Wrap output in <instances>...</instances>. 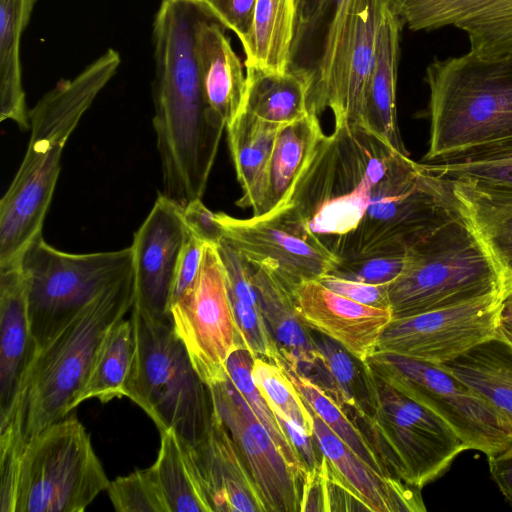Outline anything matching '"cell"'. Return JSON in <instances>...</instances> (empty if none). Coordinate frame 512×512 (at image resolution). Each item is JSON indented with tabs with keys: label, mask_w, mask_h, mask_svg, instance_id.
<instances>
[{
	"label": "cell",
	"mask_w": 512,
	"mask_h": 512,
	"mask_svg": "<svg viewBox=\"0 0 512 512\" xmlns=\"http://www.w3.org/2000/svg\"><path fill=\"white\" fill-rule=\"evenodd\" d=\"M199 11L191 0H162L153 25V126L162 193L181 206L202 199L226 129L207 103L198 71Z\"/></svg>",
	"instance_id": "obj_1"
},
{
	"label": "cell",
	"mask_w": 512,
	"mask_h": 512,
	"mask_svg": "<svg viewBox=\"0 0 512 512\" xmlns=\"http://www.w3.org/2000/svg\"><path fill=\"white\" fill-rule=\"evenodd\" d=\"M120 62L119 53L108 49L73 79L59 81L28 111L27 150L0 201V268L20 264L28 246L42 235L64 147Z\"/></svg>",
	"instance_id": "obj_2"
},
{
	"label": "cell",
	"mask_w": 512,
	"mask_h": 512,
	"mask_svg": "<svg viewBox=\"0 0 512 512\" xmlns=\"http://www.w3.org/2000/svg\"><path fill=\"white\" fill-rule=\"evenodd\" d=\"M133 303L132 270L96 296L36 351L14 409L0 424V442L22 447L76 408L103 340L131 311Z\"/></svg>",
	"instance_id": "obj_3"
},
{
	"label": "cell",
	"mask_w": 512,
	"mask_h": 512,
	"mask_svg": "<svg viewBox=\"0 0 512 512\" xmlns=\"http://www.w3.org/2000/svg\"><path fill=\"white\" fill-rule=\"evenodd\" d=\"M425 81L430 133L424 163L512 140V52L489 59L471 51L435 58Z\"/></svg>",
	"instance_id": "obj_4"
},
{
	"label": "cell",
	"mask_w": 512,
	"mask_h": 512,
	"mask_svg": "<svg viewBox=\"0 0 512 512\" xmlns=\"http://www.w3.org/2000/svg\"><path fill=\"white\" fill-rule=\"evenodd\" d=\"M397 152L363 125H335L332 134L321 138L280 206L330 249L357 226Z\"/></svg>",
	"instance_id": "obj_5"
},
{
	"label": "cell",
	"mask_w": 512,
	"mask_h": 512,
	"mask_svg": "<svg viewBox=\"0 0 512 512\" xmlns=\"http://www.w3.org/2000/svg\"><path fill=\"white\" fill-rule=\"evenodd\" d=\"M134 354L124 396L141 407L160 432L172 430L188 446L208 433L214 415L209 386L195 370L170 315L133 303Z\"/></svg>",
	"instance_id": "obj_6"
},
{
	"label": "cell",
	"mask_w": 512,
	"mask_h": 512,
	"mask_svg": "<svg viewBox=\"0 0 512 512\" xmlns=\"http://www.w3.org/2000/svg\"><path fill=\"white\" fill-rule=\"evenodd\" d=\"M494 293L502 294L499 273L455 214L407 250L401 274L388 284L392 319Z\"/></svg>",
	"instance_id": "obj_7"
},
{
	"label": "cell",
	"mask_w": 512,
	"mask_h": 512,
	"mask_svg": "<svg viewBox=\"0 0 512 512\" xmlns=\"http://www.w3.org/2000/svg\"><path fill=\"white\" fill-rule=\"evenodd\" d=\"M364 363L372 412L354 422L389 473L421 489L444 474L466 446L435 412Z\"/></svg>",
	"instance_id": "obj_8"
},
{
	"label": "cell",
	"mask_w": 512,
	"mask_h": 512,
	"mask_svg": "<svg viewBox=\"0 0 512 512\" xmlns=\"http://www.w3.org/2000/svg\"><path fill=\"white\" fill-rule=\"evenodd\" d=\"M109 484L90 435L68 414L22 446L11 512H83Z\"/></svg>",
	"instance_id": "obj_9"
},
{
	"label": "cell",
	"mask_w": 512,
	"mask_h": 512,
	"mask_svg": "<svg viewBox=\"0 0 512 512\" xmlns=\"http://www.w3.org/2000/svg\"><path fill=\"white\" fill-rule=\"evenodd\" d=\"M454 216L421 163L397 152L364 215L330 250L339 258L407 250Z\"/></svg>",
	"instance_id": "obj_10"
},
{
	"label": "cell",
	"mask_w": 512,
	"mask_h": 512,
	"mask_svg": "<svg viewBox=\"0 0 512 512\" xmlns=\"http://www.w3.org/2000/svg\"><path fill=\"white\" fill-rule=\"evenodd\" d=\"M21 265L38 350L96 296L132 272V249L67 253L40 235L26 249Z\"/></svg>",
	"instance_id": "obj_11"
},
{
	"label": "cell",
	"mask_w": 512,
	"mask_h": 512,
	"mask_svg": "<svg viewBox=\"0 0 512 512\" xmlns=\"http://www.w3.org/2000/svg\"><path fill=\"white\" fill-rule=\"evenodd\" d=\"M365 362L398 390L441 417L467 450L489 456L512 441V421L442 367L384 352H375Z\"/></svg>",
	"instance_id": "obj_12"
},
{
	"label": "cell",
	"mask_w": 512,
	"mask_h": 512,
	"mask_svg": "<svg viewBox=\"0 0 512 512\" xmlns=\"http://www.w3.org/2000/svg\"><path fill=\"white\" fill-rule=\"evenodd\" d=\"M223 237L253 266L271 269L290 291L330 273L338 257L285 207L248 219L216 213Z\"/></svg>",
	"instance_id": "obj_13"
},
{
	"label": "cell",
	"mask_w": 512,
	"mask_h": 512,
	"mask_svg": "<svg viewBox=\"0 0 512 512\" xmlns=\"http://www.w3.org/2000/svg\"><path fill=\"white\" fill-rule=\"evenodd\" d=\"M173 328L209 386L228 374L226 362L244 347L234 319L224 268L215 245L206 244L192 289L169 309Z\"/></svg>",
	"instance_id": "obj_14"
},
{
	"label": "cell",
	"mask_w": 512,
	"mask_h": 512,
	"mask_svg": "<svg viewBox=\"0 0 512 512\" xmlns=\"http://www.w3.org/2000/svg\"><path fill=\"white\" fill-rule=\"evenodd\" d=\"M504 298L494 293L460 304L392 319L376 352L442 365L497 335Z\"/></svg>",
	"instance_id": "obj_15"
},
{
	"label": "cell",
	"mask_w": 512,
	"mask_h": 512,
	"mask_svg": "<svg viewBox=\"0 0 512 512\" xmlns=\"http://www.w3.org/2000/svg\"><path fill=\"white\" fill-rule=\"evenodd\" d=\"M387 7L386 0H351L334 62L313 85L310 109L318 115L329 108L335 125H361L365 92Z\"/></svg>",
	"instance_id": "obj_16"
},
{
	"label": "cell",
	"mask_w": 512,
	"mask_h": 512,
	"mask_svg": "<svg viewBox=\"0 0 512 512\" xmlns=\"http://www.w3.org/2000/svg\"><path fill=\"white\" fill-rule=\"evenodd\" d=\"M214 411L239 448L266 512H300L303 481L227 375L209 385Z\"/></svg>",
	"instance_id": "obj_17"
},
{
	"label": "cell",
	"mask_w": 512,
	"mask_h": 512,
	"mask_svg": "<svg viewBox=\"0 0 512 512\" xmlns=\"http://www.w3.org/2000/svg\"><path fill=\"white\" fill-rule=\"evenodd\" d=\"M182 207L163 193L134 233L132 269L134 303L168 316L178 261L189 234Z\"/></svg>",
	"instance_id": "obj_18"
},
{
	"label": "cell",
	"mask_w": 512,
	"mask_h": 512,
	"mask_svg": "<svg viewBox=\"0 0 512 512\" xmlns=\"http://www.w3.org/2000/svg\"><path fill=\"white\" fill-rule=\"evenodd\" d=\"M412 31L454 26L468 35L470 51L482 58L512 52V0H386Z\"/></svg>",
	"instance_id": "obj_19"
},
{
	"label": "cell",
	"mask_w": 512,
	"mask_h": 512,
	"mask_svg": "<svg viewBox=\"0 0 512 512\" xmlns=\"http://www.w3.org/2000/svg\"><path fill=\"white\" fill-rule=\"evenodd\" d=\"M430 175L442 201L490 257L499 273L504 298L512 289V187Z\"/></svg>",
	"instance_id": "obj_20"
},
{
	"label": "cell",
	"mask_w": 512,
	"mask_h": 512,
	"mask_svg": "<svg viewBox=\"0 0 512 512\" xmlns=\"http://www.w3.org/2000/svg\"><path fill=\"white\" fill-rule=\"evenodd\" d=\"M296 306L312 330L338 342L358 360L367 361L392 320L390 310L367 306L307 281L293 292Z\"/></svg>",
	"instance_id": "obj_21"
},
{
	"label": "cell",
	"mask_w": 512,
	"mask_h": 512,
	"mask_svg": "<svg viewBox=\"0 0 512 512\" xmlns=\"http://www.w3.org/2000/svg\"><path fill=\"white\" fill-rule=\"evenodd\" d=\"M186 446L212 512H266L250 470L214 411L206 436Z\"/></svg>",
	"instance_id": "obj_22"
},
{
	"label": "cell",
	"mask_w": 512,
	"mask_h": 512,
	"mask_svg": "<svg viewBox=\"0 0 512 512\" xmlns=\"http://www.w3.org/2000/svg\"><path fill=\"white\" fill-rule=\"evenodd\" d=\"M308 409L314 421L313 436L329 470L367 511H426L420 489L396 477L376 471L339 438L309 406Z\"/></svg>",
	"instance_id": "obj_23"
},
{
	"label": "cell",
	"mask_w": 512,
	"mask_h": 512,
	"mask_svg": "<svg viewBox=\"0 0 512 512\" xmlns=\"http://www.w3.org/2000/svg\"><path fill=\"white\" fill-rule=\"evenodd\" d=\"M36 350L22 265L0 268V424L14 409Z\"/></svg>",
	"instance_id": "obj_24"
},
{
	"label": "cell",
	"mask_w": 512,
	"mask_h": 512,
	"mask_svg": "<svg viewBox=\"0 0 512 512\" xmlns=\"http://www.w3.org/2000/svg\"><path fill=\"white\" fill-rule=\"evenodd\" d=\"M253 283L267 329L281 354L280 362L312 380L322 363V356L315 345L313 330L296 306L293 293L265 266L253 267Z\"/></svg>",
	"instance_id": "obj_25"
},
{
	"label": "cell",
	"mask_w": 512,
	"mask_h": 512,
	"mask_svg": "<svg viewBox=\"0 0 512 512\" xmlns=\"http://www.w3.org/2000/svg\"><path fill=\"white\" fill-rule=\"evenodd\" d=\"M198 71L208 105L229 125L241 112L246 74L221 25L199 11L194 25Z\"/></svg>",
	"instance_id": "obj_26"
},
{
	"label": "cell",
	"mask_w": 512,
	"mask_h": 512,
	"mask_svg": "<svg viewBox=\"0 0 512 512\" xmlns=\"http://www.w3.org/2000/svg\"><path fill=\"white\" fill-rule=\"evenodd\" d=\"M403 25L387 7L377 39L375 58L362 108L361 125L384 138L402 154L407 152L398 128L396 83L399 39Z\"/></svg>",
	"instance_id": "obj_27"
},
{
	"label": "cell",
	"mask_w": 512,
	"mask_h": 512,
	"mask_svg": "<svg viewBox=\"0 0 512 512\" xmlns=\"http://www.w3.org/2000/svg\"><path fill=\"white\" fill-rule=\"evenodd\" d=\"M280 126L241 110L226 127L231 158L242 189L236 205L251 208L253 216L261 209L266 174Z\"/></svg>",
	"instance_id": "obj_28"
},
{
	"label": "cell",
	"mask_w": 512,
	"mask_h": 512,
	"mask_svg": "<svg viewBox=\"0 0 512 512\" xmlns=\"http://www.w3.org/2000/svg\"><path fill=\"white\" fill-rule=\"evenodd\" d=\"M314 72L290 68L285 72L246 69L242 110L275 125L295 122L310 111Z\"/></svg>",
	"instance_id": "obj_29"
},
{
	"label": "cell",
	"mask_w": 512,
	"mask_h": 512,
	"mask_svg": "<svg viewBox=\"0 0 512 512\" xmlns=\"http://www.w3.org/2000/svg\"><path fill=\"white\" fill-rule=\"evenodd\" d=\"M297 0H257L249 37L242 45L246 69L291 68L297 32Z\"/></svg>",
	"instance_id": "obj_30"
},
{
	"label": "cell",
	"mask_w": 512,
	"mask_h": 512,
	"mask_svg": "<svg viewBox=\"0 0 512 512\" xmlns=\"http://www.w3.org/2000/svg\"><path fill=\"white\" fill-rule=\"evenodd\" d=\"M512 421V344L498 335L439 365Z\"/></svg>",
	"instance_id": "obj_31"
},
{
	"label": "cell",
	"mask_w": 512,
	"mask_h": 512,
	"mask_svg": "<svg viewBox=\"0 0 512 512\" xmlns=\"http://www.w3.org/2000/svg\"><path fill=\"white\" fill-rule=\"evenodd\" d=\"M324 136L318 115H307L278 130L268 164L264 200L257 216L279 207Z\"/></svg>",
	"instance_id": "obj_32"
},
{
	"label": "cell",
	"mask_w": 512,
	"mask_h": 512,
	"mask_svg": "<svg viewBox=\"0 0 512 512\" xmlns=\"http://www.w3.org/2000/svg\"><path fill=\"white\" fill-rule=\"evenodd\" d=\"M37 0H0V121L26 131L30 120L22 85L20 41Z\"/></svg>",
	"instance_id": "obj_33"
},
{
	"label": "cell",
	"mask_w": 512,
	"mask_h": 512,
	"mask_svg": "<svg viewBox=\"0 0 512 512\" xmlns=\"http://www.w3.org/2000/svg\"><path fill=\"white\" fill-rule=\"evenodd\" d=\"M150 468L168 512H212L186 446L174 431L160 432L159 451Z\"/></svg>",
	"instance_id": "obj_34"
},
{
	"label": "cell",
	"mask_w": 512,
	"mask_h": 512,
	"mask_svg": "<svg viewBox=\"0 0 512 512\" xmlns=\"http://www.w3.org/2000/svg\"><path fill=\"white\" fill-rule=\"evenodd\" d=\"M134 354L133 327L130 318L117 322L103 340L76 407L91 398L107 403L124 397Z\"/></svg>",
	"instance_id": "obj_35"
},
{
	"label": "cell",
	"mask_w": 512,
	"mask_h": 512,
	"mask_svg": "<svg viewBox=\"0 0 512 512\" xmlns=\"http://www.w3.org/2000/svg\"><path fill=\"white\" fill-rule=\"evenodd\" d=\"M281 365L303 400L324 423L372 468L381 474L392 476L366 436L341 405L308 378L288 365Z\"/></svg>",
	"instance_id": "obj_36"
},
{
	"label": "cell",
	"mask_w": 512,
	"mask_h": 512,
	"mask_svg": "<svg viewBox=\"0 0 512 512\" xmlns=\"http://www.w3.org/2000/svg\"><path fill=\"white\" fill-rule=\"evenodd\" d=\"M315 345L339 392L341 407L354 420L372 412L365 363L328 336L313 330Z\"/></svg>",
	"instance_id": "obj_37"
},
{
	"label": "cell",
	"mask_w": 512,
	"mask_h": 512,
	"mask_svg": "<svg viewBox=\"0 0 512 512\" xmlns=\"http://www.w3.org/2000/svg\"><path fill=\"white\" fill-rule=\"evenodd\" d=\"M254 356L245 347L235 349L227 359L226 371L257 419L268 431L287 463L304 482L308 470L281 427L275 412L256 387L251 368Z\"/></svg>",
	"instance_id": "obj_38"
},
{
	"label": "cell",
	"mask_w": 512,
	"mask_h": 512,
	"mask_svg": "<svg viewBox=\"0 0 512 512\" xmlns=\"http://www.w3.org/2000/svg\"><path fill=\"white\" fill-rule=\"evenodd\" d=\"M251 375L256 387L277 415L313 435V416L281 363L254 356Z\"/></svg>",
	"instance_id": "obj_39"
},
{
	"label": "cell",
	"mask_w": 512,
	"mask_h": 512,
	"mask_svg": "<svg viewBox=\"0 0 512 512\" xmlns=\"http://www.w3.org/2000/svg\"><path fill=\"white\" fill-rule=\"evenodd\" d=\"M441 178H466L492 185L512 187V140L435 163H421Z\"/></svg>",
	"instance_id": "obj_40"
},
{
	"label": "cell",
	"mask_w": 512,
	"mask_h": 512,
	"mask_svg": "<svg viewBox=\"0 0 512 512\" xmlns=\"http://www.w3.org/2000/svg\"><path fill=\"white\" fill-rule=\"evenodd\" d=\"M107 491L118 512H168L150 467L115 478Z\"/></svg>",
	"instance_id": "obj_41"
},
{
	"label": "cell",
	"mask_w": 512,
	"mask_h": 512,
	"mask_svg": "<svg viewBox=\"0 0 512 512\" xmlns=\"http://www.w3.org/2000/svg\"><path fill=\"white\" fill-rule=\"evenodd\" d=\"M406 252H373L338 258L330 271L336 277L373 285L390 284L402 272Z\"/></svg>",
	"instance_id": "obj_42"
},
{
	"label": "cell",
	"mask_w": 512,
	"mask_h": 512,
	"mask_svg": "<svg viewBox=\"0 0 512 512\" xmlns=\"http://www.w3.org/2000/svg\"><path fill=\"white\" fill-rule=\"evenodd\" d=\"M207 17L234 32L244 45L249 37L257 0H191Z\"/></svg>",
	"instance_id": "obj_43"
},
{
	"label": "cell",
	"mask_w": 512,
	"mask_h": 512,
	"mask_svg": "<svg viewBox=\"0 0 512 512\" xmlns=\"http://www.w3.org/2000/svg\"><path fill=\"white\" fill-rule=\"evenodd\" d=\"M351 0H325L319 12L316 25L326 21L322 52L318 60L316 74L323 76L331 67L338 52L346 25Z\"/></svg>",
	"instance_id": "obj_44"
},
{
	"label": "cell",
	"mask_w": 512,
	"mask_h": 512,
	"mask_svg": "<svg viewBox=\"0 0 512 512\" xmlns=\"http://www.w3.org/2000/svg\"><path fill=\"white\" fill-rule=\"evenodd\" d=\"M205 246L204 241L189 231L178 261L170 306L184 297L194 286L200 273Z\"/></svg>",
	"instance_id": "obj_45"
},
{
	"label": "cell",
	"mask_w": 512,
	"mask_h": 512,
	"mask_svg": "<svg viewBox=\"0 0 512 512\" xmlns=\"http://www.w3.org/2000/svg\"><path fill=\"white\" fill-rule=\"evenodd\" d=\"M331 291L358 303L390 310L388 284L373 285L325 274L319 280Z\"/></svg>",
	"instance_id": "obj_46"
},
{
	"label": "cell",
	"mask_w": 512,
	"mask_h": 512,
	"mask_svg": "<svg viewBox=\"0 0 512 512\" xmlns=\"http://www.w3.org/2000/svg\"><path fill=\"white\" fill-rule=\"evenodd\" d=\"M183 219L188 230L206 244L217 245L223 237V230L216 213L208 209L201 198L182 207Z\"/></svg>",
	"instance_id": "obj_47"
},
{
	"label": "cell",
	"mask_w": 512,
	"mask_h": 512,
	"mask_svg": "<svg viewBox=\"0 0 512 512\" xmlns=\"http://www.w3.org/2000/svg\"><path fill=\"white\" fill-rule=\"evenodd\" d=\"M276 417L285 434L290 439L300 458L305 464L308 473L318 470L321 467L323 461V454L316 442L315 437L313 435L307 434L277 414Z\"/></svg>",
	"instance_id": "obj_48"
},
{
	"label": "cell",
	"mask_w": 512,
	"mask_h": 512,
	"mask_svg": "<svg viewBox=\"0 0 512 512\" xmlns=\"http://www.w3.org/2000/svg\"><path fill=\"white\" fill-rule=\"evenodd\" d=\"M489 469L501 493L512 504V441L487 456Z\"/></svg>",
	"instance_id": "obj_49"
},
{
	"label": "cell",
	"mask_w": 512,
	"mask_h": 512,
	"mask_svg": "<svg viewBox=\"0 0 512 512\" xmlns=\"http://www.w3.org/2000/svg\"><path fill=\"white\" fill-rule=\"evenodd\" d=\"M324 1L325 0H297L298 19L296 38L300 32H305L311 26L315 25Z\"/></svg>",
	"instance_id": "obj_50"
},
{
	"label": "cell",
	"mask_w": 512,
	"mask_h": 512,
	"mask_svg": "<svg viewBox=\"0 0 512 512\" xmlns=\"http://www.w3.org/2000/svg\"><path fill=\"white\" fill-rule=\"evenodd\" d=\"M497 335L512 344V296L504 299Z\"/></svg>",
	"instance_id": "obj_51"
},
{
	"label": "cell",
	"mask_w": 512,
	"mask_h": 512,
	"mask_svg": "<svg viewBox=\"0 0 512 512\" xmlns=\"http://www.w3.org/2000/svg\"><path fill=\"white\" fill-rule=\"evenodd\" d=\"M510 296H512V289L505 294L504 299Z\"/></svg>",
	"instance_id": "obj_52"
}]
</instances>
